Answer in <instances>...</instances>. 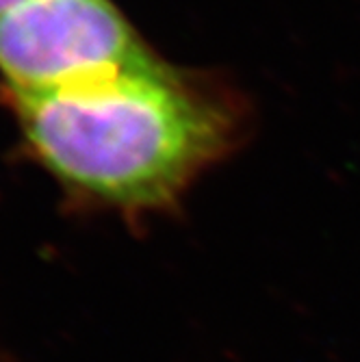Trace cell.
Segmentation results:
<instances>
[{
    "mask_svg": "<svg viewBox=\"0 0 360 362\" xmlns=\"http://www.w3.org/2000/svg\"><path fill=\"white\" fill-rule=\"evenodd\" d=\"M9 98L44 170L124 213L176 206L252 133L250 100L235 83L161 59L98 83Z\"/></svg>",
    "mask_w": 360,
    "mask_h": 362,
    "instance_id": "6da1fadb",
    "label": "cell"
},
{
    "mask_svg": "<svg viewBox=\"0 0 360 362\" xmlns=\"http://www.w3.org/2000/svg\"><path fill=\"white\" fill-rule=\"evenodd\" d=\"M154 59L111 0H28L0 20V74L11 95L98 83Z\"/></svg>",
    "mask_w": 360,
    "mask_h": 362,
    "instance_id": "7a4b0ae2",
    "label": "cell"
},
{
    "mask_svg": "<svg viewBox=\"0 0 360 362\" xmlns=\"http://www.w3.org/2000/svg\"><path fill=\"white\" fill-rule=\"evenodd\" d=\"M26 3H28V0H0V20H3L5 16H9V13H13L16 9H20Z\"/></svg>",
    "mask_w": 360,
    "mask_h": 362,
    "instance_id": "3957f363",
    "label": "cell"
}]
</instances>
